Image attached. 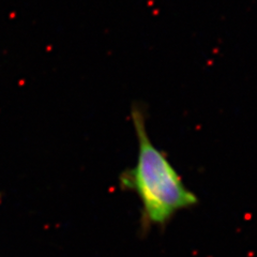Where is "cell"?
Returning <instances> with one entry per match:
<instances>
[{"label": "cell", "instance_id": "cell-1", "mask_svg": "<svg viewBox=\"0 0 257 257\" xmlns=\"http://www.w3.org/2000/svg\"><path fill=\"white\" fill-rule=\"evenodd\" d=\"M130 116L139 144L138 160L120 174L119 186L140 198L141 231L146 235L152 227L164 228L179 211L195 207L198 197L184 184L165 152L151 142L146 104L134 101Z\"/></svg>", "mask_w": 257, "mask_h": 257}]
</instances>
